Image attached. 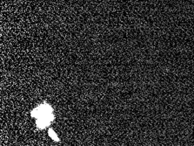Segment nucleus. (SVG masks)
<instances>
[{
	"instance_id": "1",
	"label": "nucleus",
	"mask_w": 194,
	"mask_h": 146,
	"mask_svg": "<svg viewBox=\"0 0 194 146\" xmlns=\"http://www.w3.org/2000/svg\"><path fill=\"white\" fill-rule=\"evenodd\" d=\"M50 122L51 120L48 119V118H38L37 119V124L38 127H40L41 129H44L45 128L47 125L50 124Z\"/></svg>"
},
{
	"instance_id": "2",
	"label": "nucleus",
	"mask_w": 194,
	"mask_h": 146,
	"mask_svg": "<svg viewBox=\"0 0 194 146\" xmlns=\"http://www.w3.org/2000/svg\"><path fill=\"white\" fill-rule=\"evenodd\" d=\"M49 135L51 136V137L52 138V139H54V140H56V141H58L59 140V138L57 137V135H56V133L52 130H49Z\"/></svg>"
}]
</instances>
